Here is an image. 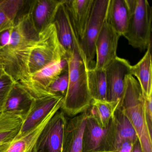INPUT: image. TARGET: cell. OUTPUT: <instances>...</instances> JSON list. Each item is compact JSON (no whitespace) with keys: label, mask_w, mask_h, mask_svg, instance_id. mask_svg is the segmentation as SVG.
<instances>
[{"label":"cell","mask_w":152,"mask_h":152,"mask_svg":"<svg viewBox=\"0 0 152 152\" xmlns=\"http://www.w3.org/2000/svg\"><path fill=\"white\" fill-rule=\"evenodd\" d=\"M134 144V142L130 140L124 141L115 152H131Z\"/></svg>","instance_id":"30"},{"label":"cell","mask_w":152,"mask_h":152,"mask_svg":"<svg viewBox=\"0 0 152 152\" xmlns=\"http://www.w3.org/2000/svg\"><path fill=\"white\" fill-rule=\"evenodd\" d=\"M6 72L4 69V66L2 63L0 61V78L6 74Z\"/></svg>","instance_id":"32"},{"label":"cell","mask_w":152,"mask_h":152,"mask_svg":"<svg viewBox=\"0 0 152 152\" xmlns=\"http://www.w3.org/2000/svg\"><path fill=\"white\" fill-rule=\"evenodd\" d=\"M94 0H66L65 5L72 25L80 42L88 23Z\"/></svg>","instance_id":"18"},{"label":"cell","mask_w":152,"mask_h":152,"mask_svg":"<svg viewBox=\"0 0 152 152\" xmlns=\"http://www.w3.org/2000/svg\"><path fill=\"white\" fill-rule=\"evenodd\" d=\"M132 65L128 60L116 56L104 69L106 80L107 101H120L125 89V79L131 75Z\"/></svg>","instance_id":"8"},{"label":"cell","mask_w":152,"mask_h":152,"mask_svg":"<svg viewBox=\"0 0 152 152\" xmlns=\"http://www.w3.org/2000/svg\"><path fill=\"white\" fill-rule=\"evenodd\" d=\"M129 19V10L127 0H109L105 22L121 37L126 33Z\"/></svg>","instance_id":"19"},{"label":"cell","mask_w":152,"mask_h":152,"mask_svg":"<svg viewBox=\"0 0 152 152\" xmlns=\"http://www.w3.org/2000/svg\"><path fill=\"white\" fill-rule=\"evenodd\" d=\"M69 82L68 72L61 75L48 88V91L52 95H61L64 97L68 88Z\"/></svg>","instance_id":"27"},{"label":"cell","mask_w":152,"mask_h":152,"mask_svg":"<svg viewBox=\"0 0 152 152\" xmlns=\"http://www.w3.org/2000/svg\"><path fill=\"white\" fill-rule=\"evenodd\" d=\"M144 103V96L138 82L132 75H127L119 107L135 129L143 152H152V135L146 122Z\"/></svg>","instance_id":"3"},{"label":"cell","mask_w":152,"mask_h":152,"mask_svg":"<svg viewBox=\"0 0 152 152\" xmlns=\"http://www.w3.org/2000/svg\"><path fill=\"white\" fill-rule=\"evenodd\" d=\"M33 100L21 84L15 82L1 110V113L21 115L24 117Z\"/></svg>","instance_id":"20"},{"label":"cell","mask_w":152,"mask_h":152,"mask_svg":"<svg viewBox=\"0 0 152 152\" xmlns=\"http://www.w3.org/2000/svg\"><path fill=\"white\" fill-rule=\"evenodd\" d=\"M66 0H34L28 4L27 12L39 33L53 23L57 11Z\"/></svg>","instance_id":"15"},{"label":"cell","mask_w":152,"mask_h":152,"mask_svg":"<svg viewBox=\"0 0 152 152\" xmlns=\"http://www.w3.org/2000/svg\"><path fill=\"white\" fill-rule=\"evenodd\" d=\"M61 95L48 96L32 101L29 110L24 117L19 132L15 137H19L39 124L52 111L63 101Z\"/></svg>","instance_id":"13"},{"label":"cell","mask_w":152,"mask_h":152,"mask_svg":"<svg viewBox=\"0 0 152 152\" xmlns=\"http://www.w3.org/2000/svg\"><path fill=\"white\" fill-rule=\"evenodd\" d=\"M127 2L129 19L123 36L130 45L143 51L152 44V7L147 0H127Z\"/></svg>","instance_id":"4"},{"label":"cell","mask_w":152,"mask_h":152,"mask_svg":"<svg viewBox=\"0 0 152 152\" xmlns=\"http://www.w3.org/2000/svg\"><path fill=\"white\" fill-rule=\"evenodd\" d=\"M66 120L62 110L54 114L40 136L36 152H62Z\"/></svg>","instance_id":"9"},{"label":"cell","mask_w":152,"mask_h":152,"mask_svg":"<svg viewBox=\"0 0 152 152\" xmlns=\"http://www.w3.org/2000/svg\"><path fill=\"white\" fill-rule=\"evenodd\" d=\"M67 71V58H65L30 74L26 80L18 83L33 99L54 96L49 92V87L60 75Z\"/></svg>","instance_id":"7"},{"label":"cell","mask_w":152,"mask_h":152,"mask_svg":"<svg viewBox=\"0 0 152 152\" xmlns=\"http://www.w3.org/2000/svg\"><path fill=\"white\" fill-rule=\"evenodd\" d=\"M24 116L10 113L0 114V145L13 140L22 126Z\"/></svg>","instance_id":"23"},{"label":"cell","mask_w":152,"mask_h":152,"mask_svg":"<svg viewBox=\"0 0 152 152\" xmlns=\"http://www.w3.org/2000/svg\"><path fill=\"white\" fill-rule=\"evenodd\" d=\"M65 2L59 6L53 23L58 41L67 55V58L77 51L80 54V42L72 25Z\"/></svg>","instance_id":"14"},{"label":"cell","mask_w":152,"mask_h":152,"mask_svg":"<svg viewBox=\"0 0 152 152\" xmlns=\"http://www.w3.org/2000/svg\"><path fill=\"white\" fill-rule=\"evenodd\" d=\"M119 35L105 22L95 44L96 61L94 69L104 70L117 56Z\"/></svg>","instance_id":"10"},{"label":"cell","mask_w":152,"mask_h":152,"mask_svg":"<svg viewBox=\"0 0 152 152\" xmlns=\"http://www.w3.org/2000/svg\"><path fill=\"white\" fill-rule=\"evenodd\" d=\"M107 136L110 152H116L124 141L130 140L135 143L138 139L129 120L119 106L107 126Z\"/></svg>","instance_id":"11"},{"label":"cell","mask_w":152,"mask_h":152,"mask_svg":"<svg viewBox=\"0 0 152 152\" xmlns=\"http://www.w3.org/2000/svg\"><path fill=\"white\" fill-rule=\"evenodd\" d=\"M67 61L69 82L61 109L73 117L88 110L92 99L88 87L87 71L79 53L75 51Z\"/></svg>","instance_id":"2"},{"label":"cell","mask_w":152,"mask_h":152,"mask_svg":"<svg viewBox=\"0 0 152 152\" xmlns=\"http://www.w3.org/2000/svg\"><path fill=\"white\" fill-rule=\"evenodd\" d=\"M82 152H110L107 128H101L89 115L83 132Z\"/></svg>","instance_id":"17"},{"label":"cell","mask_w":152,"mask_h":152,"mask_svg":"<svg viewBox=\"0 0 152 152\" xmlns=\"http://www.w3.org/2000/svg\"><path fill=\"white\" fill-rule=\"evenodd\" d=\"M25 2L23 0H0V32L14 26Z\"/></svg>","instance_id":"24"},{"label":"cell","mask_w":152,"mask_h":152,"mask_svg":"<svg viewBox=\"0 0 152 152\" xmlns=\"http://www.w3.org/2000/svg\"><path fill=\"white\" fill-rule=\"evenodd\" d=\"M131 75L137 79L144 97L152 93V66L151 47L147 49L142 58L132 66Z\"/></svg>","instance_id":"21"},{"label":"cell","mask_w":152,"mask_h":152,"mask_svg":"<svg viewBox=\"0 0 152 152\" xmlns=\"http://www.w3.org/2000/svg\"><path fill=\"white\" fill-rule=\"evenodd\" d=\"M88 115L87 110L66 120L62 152H82L83 132Z\"/></svg>","instance_id":"16"},{"label":"cell","mask_w":152,"mask_h":152,"mask_svg":"<svg viewBox=\"0 0 152 152\" xmlns=\"http://www.w3.org/2000/svg\"><path fill=\"white\" fill-rule=\"evenodd\" d=\"M13 27L0 32V50L5 48L9 43Z\"/></svg>","instance_id":"29"},{"label":"cell","mask_w":152,"mask_h":152,"mask_svg":"<svg viewBox=\"0 0 152 152\" xmlns=\"http://www.w3.org/2000/svg\"><path fill=\"white\" fill-rule=\"evenodd\" d=\"M120 101L109 102L92 100L88 113L101 128L105 129L109 125L115 112L119 106Z\"/></svg>","instance_id":"22"},{"label":"cell","mask_w":152,"mask_h":152,"mask_svg":"<svg viewBox=\"0 0 152 152\" xmlns=\"http://www.w3.org/2000/svg\"><path fill=\"white\" fill-rule=\"evenodd\" d=\"M109 0H94L90 18L82 38L80 40V56L86 71L93 68L95 44L105 22Z\"/></svg>","instance_id":"6"},{"label":"cell","mask_w":152,"mask_h":152,"mask_svg":"<svg viewBox=\"0 0 152 152\" xmlns=\"http://www.w3.org/2000/svg\"><path fill=\"white\" fill-rule=\"evenodd\" d=\"M39 34V41L32 50L28 60L29 75L53 63L67 58L66 52L58 41L53 23Z\"/></svg>","instance_id":"5"},{"label":"cell","mask_w":152,"mask_h":152,"mask_svg":"<svg viewBox=\"0 0 152 152\" xmlns=\"http://www.w3.org/2000/svg\"><path fill=\"white\" fill-rule=\"evenodd\" d=\"M152 93L144 97V112L146 122L150 134H152Z\"/></svg>","instance_id":"28"},{"label":"cell","mask_w":152,"mask_h":152,"mask_svg":"<svg viewBox=\"0 0 152 152\" xmlns=\"http://www.w3.org/2000/svg\"><path fill=\"white\" fill-rule=\"evenodd\" d=\"M1 112H0V114H1Z\"/></svg>","instance_id":"33"},{"label":"cell","mask_w":152,"mask_h":152,"mask_svg":"<svg viewBox=\"0 0 152 152\" xmlns=\"http://www.w3.org/2000/svg\"><path fill=\"white\" fill-rule=\"evenodd\" d=\"M88 87L92 100L107 101L106 80L104 70L92 68L87 71Z\"/></svg>","instance_id":"25"},{"label":"cell","mask_w":152,"mask_h":152,"mask_svg":"<svg viewBox=\"0 0 152 152\" xmlns=\"http://www.w3.org/2000/svg\"><path fill=\"white\" fill-rule=\"evenodd\" d=\"M131 152H143V149L139 139H137L134 143Z\"/></svg>","instance_id":"31"},{"label":"cell","mask_w":152,"mask_h":152,"mask_svg":"<svg viewBox=\"0 0 152 152\" xmlns=\"http://www.w3.org/2000/svg\"><path fill=\"white\" fill-rule=\"evenodd\" d=\"M15 82L13 78L7 74L0 78V112L1 113Z\"/></svg>","instance_id":"26"},{"label":"cell","mask_w":152,"mask_h":152,"mask_svg":"<svg viewBox=\"0 0 152 152\" xmlns=\"http://www.w3.org/2000/svg\"><path fill=\"white\" fill-rule=\"evenodd\" d=\"M62 102L57 105L49 114L37 126L19 137L0 145V152H36L40 136L51 117L61 109Z\"/></svg>","instance_id":"12"},{"label":"cell","mask_w":152,"mask_h":152,"mask_svg":"<svg viewBox=\"0 0 152 152\" xmlns=\"http://www.w3.org/2000/svg\"><path fill=\"white\" fill-rule=\"evenodd\" d=\"M39 35L28 12L18 16L9 43L0 50V61L6 73L16 82L25 80L29 76L28 60L39 41Z\"/></svg>","instance_id":"1"}]
</instances>
